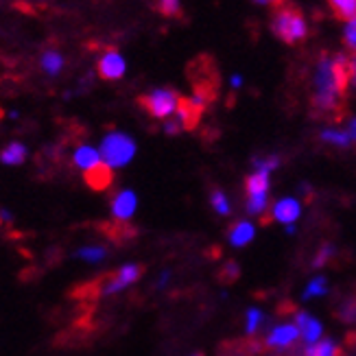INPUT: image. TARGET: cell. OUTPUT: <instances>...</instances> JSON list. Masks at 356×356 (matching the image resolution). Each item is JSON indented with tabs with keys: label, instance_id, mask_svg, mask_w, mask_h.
<instances>
[{
	"label": "cell",
	"instance_id": "6da1fadb",
	"mask_svg": "<svg viewBox=\"0 0 356 356\" xmlns=\"http://www.w3.org/2000/svg\"><path fill=\"white\" fill-rule=\"evenodd\" d=\"M348 61L343 53H323L313 66L311 88H313V107L321 116H332L343 103L348 79Z\"/></svg>",
	"mask_w": 356,
	"mask_h": 356
},
{
	"label": "cell",
	"instance_id": "7a4b0ae2",
	"mask_svg": "<svg viewBox=\"0 0 356 356\" xmlns=\"http://www.w3.org/2000/svg\"><path fill=\"white\" fill-rule=\"evenodd\" d=\"M271 33L282 44L296 46L302 44L308 38V20L302 11L289 5L275 7L271 15Z\"/></svg>",
	"mask_w": 356,
	"mask_h": 356
},
{
	"label": "cell",
	"instance_id": "3957f363",
	"mask_svg": "<svg viewBox=\"0 0 356 356\" xmlns=\"http://www.w3.org/2000/svg\"><path fill=\"white\" fill-rule=\"evenodd\" d=\"M136 140L125 134V131H112V134H107L103 138V143H101V160L112 168H122V166H127L134 156H136Z\"/></svg>",
	"mask_w": 356,
	"mask_h": 356
},
{
	"label": "cell",
	"instance_id": "277c9868",
	"mask_svg": "<svg viewBox=\"0 0 356 356\" xmlns=\"http://www.w3.org/2000/svg\"><path fill=\"white\" fill-rule=\"evenodd\" d=\"M140 105L153 118L166 120L177 114L179 105H181V97L171 88H156V90L147 92V95L140 99Z\"/></svg>",
	"mask_w": 356,
	"mask_h": 356
},
{
	"label": "cell",
	"instance_id": "5b68a950",
	"mask_svg": "<svg viewBox=\"0 0 356 356\" xmlns=\"http://www.w3.org/2000/svg\"><path fill=\"white\" fill-rule=\"evenodd\" d=\"M245 195H247V212L265 214L269 206V173L254 171L245 179Z\"/></svg>",
	"mask_w": 356,
	"mask_h": 356
},
{
	"label": "cell",
	"instance_id": "8992f818",
	"mask_svg": "<svg viewBox=\"0 0 356 356\" xmlns=\"http://www.w3.org/2000/svg\"><path fill=\"white\" fill-rule=\"evenodd\" d=\"M143 271H145L143 265H127V267L118 269L116 273L103 275V293L105 296H112V293L127 289L129 284H134L138 277L143 275Z\"/></svg>",
	"mask_w": 356,
	"mask_h": 356
},
{
	"label": "cell",
	"instance_id": "52a82bcc",
	"mask_svg": "<svg viewBox=\"0 0 356 356\" xmlns=\"http://www.w3.org/2000/svg\"><path fill=\"white\" fill-rule=\"evenodd\" d=\"M99 74L105 81H118L127 74V59L122 57L118 51H107L99 59Z\"/></svg>",
	"mask_w": 356,
	"mask_h": 356
},
{
	"label": "cell",
	"instance_id": "ba28073f",
	"mask_svg": "<svg viewBox=\"0 0 356 356\" xmlns=\"http://www.w3.org/2000/svg\"><path fill=\"white\" fill-rule=\"evenodd\" d=\"M300 212H302V206H300V201L298 199H293V197H284L280 201H275V206L271 208L269 214H265V219H262V223H269V219L273 216L275 221H280V223H296L300 219Z\"/></svg>",
	"mask_w": 356,
	"mask_h": 356
},
{
	"label": "cell",
	"instance_id": "9c48e42d",
	"mask_svg": "<svg viewBox=\"0 0 356 356\" xmlns=\"http://www.w3.org/2000/svg\"><path fill=\"white\" fill-rule=\"evenodd\" d=\"M298 337H300L298 326H293V323H282V326H277L269 332L265 343L273 350H284V348H291L293 343H296Z\"/></svg>",
	"mask_w": 356,
	"mask_h": 356
},
{
	"label": "cell",
	"instance_id": "30bf717a",
	"mask_svg": "<svg viewBox=\"0 0 356 356\" xmlns=\"http://www.w3.org/2000/svg\"><path fill=\"white\" fill-rule=\"evenodd\" d=\"M136 206H138L136 193L134 191H120L112 201V212H114V216L118 221H127L134 216Z\"/></svg>",
	"mask_w": 356,
	"mask_h": 356
},
{
	"label": "cell",
	"instance_id": "8fae6325",
	"mask_svg": "<svg viewBox=\"0 0 356 356\" xmlns=\"http://www.w3.org/2000/svg\"><path fill=\"white\" fill-rule=\"evenodd\" d=\"M86 184L90 186L92 191H105L107 186L112 184V168L107 166L105 162L97 164L95 168H90V171H86Z\"/></svg>",
	"mask_w": 356,
	"mask_h": 356
},
{
	"label": "cell",
	"instance_id": "7c38bea8",
	"mask_svg": "<svg viewBox=\"0 0 356 356\" xmlns=\"http://www.w3.org/2000/svg\"><path fill=\"white\" fill-rule=\"evenodd\" d=\"M296 321H298V328L304 334L306 343H317V339L321 337V326L315 317H311L308 313H296Z\"/></svg>",
	"mask_w": 356,
	"mask_h": 356
},
{
	"label": "cell",
	"instance_id": "4fadbf2b",
	"mask_svg": "<svg viewBox=\"0 0 356 356\" xmlns=\"http://www.w3.org/2000/svg\"><path fill=\"white\" fill-rule=\"evenodd\" d=\"M321 143H326L330 147H337V149H348L352 145L350 140V136L346 131V127H337V125H328V127H323L321 134Z\"/></svg>",
	"mask_w": 356,
	"mask_h": 356
},
{
	"label": "cell",
	"instance_id": "5bb4252c",
	"mask_svg": "<svg viewBox=\"0 0 356 356\" xmlns=\"http://www.w3.org/2000/svg\"><path fill=\"white\" fill-rule=\"evenodd\" d=\"M72 158H74V164L79 166L83 173L103 162V160H101V151L95 149V147H90V145H83V147L76 149Z\"/></svg>",
	"mask_w": 356,
	"mask_h": 356
},
{
	"label": "cell",
	"instance_id": "9a60e30c",
	"mask_svg": "<svg viewBox=\"0 0 356 356\" xmlns=\"http://www.w3.org/2000/svg\"><path fill=\"white\" fill-rule=\"evenodd\" d=\"M29 158V151L22 143H11L3 151H0V162L7 166H20Z\"/></svg>",
	"mask_w": 356,
	"mask_h": 356
},
{
	"label": "cell",
	"instance_id": "2e32d148",
	"mask_svg": "<svg viewBox=\"0 0 356 356\" xmlns=\"http://www.w3.org/2000/svg\"><path fill=\"white\" fill-rule=\"evenodd\" d=\"M254 238V225L250 221H238L229 227V243L243 247Z\"/></svg>",
	"mask_w": 356,
	"mask_h": 356
},
{
	"label": "cell",
	"instance_id": "e0dca14e",
	"mask_svg": "<svg viewBox=\"0 0 356 356\" xmlns=\"http://www.w3.org/2000/svg\"><path fill=\"white\" fill-rule=\"evenodd\" d=\"M64 64H66V59H64V55H61L59 51H46L42 55V59H40L42 70L46 74H51V76H55V74H59L61 70H64Z\"/></svg>",
	"mask_w": 356,
	"mask_h": 356
},
{
	"label": "cell",
	"instance_id": "ac0fdd59",
	"mask_svg": "<svg viewBox=\"0 0 356 356\" xmlns=\"http://www.w3.org/2000/svg\"><path fill=\"white\" fill-rule=\"evenodd\" d=\"M326 3L337 18H341L343 22L356 15V0H326Z\"/></svg>",
	"mask_w": 356,
	"mask_h": 356
},
{
	"label": "cell",
	"instance_id": "d6986e66",
	"mask_svg": "<svg viewBox=\"0 0 356 356\" xmlns=\"http://www.w3.org/2000/svg\"><path fill=\"white\" fill-rule=\"evenodd\" d=\"M343 350L332 341H317L311 343L306 350V356H341Z\"/></svg>",
	"mask_w": 356,
	"mask_h": 356
},
{
	"label": "cell",
	"instance_id": "ffe728a7",
	"mask_svg": "<svg viewBox=\"0 0 356 356\" xmlns=\"http://www.w3.org/2000/svg\"><path fill=\"white\" fill-rule=\"evenodd\" d=\"M107 232H110V238L118 245L122 243H127L134 234H136V229L127 225V221H118L116 227H107Z\"/></svg>",
	"mask_w": 356,
	"mask_h": 356
},
{
	"label": "cell",
	"instance_id": "44dd1931",
	"mask_svg": "<svg viewBox=\"0 0 356 356\" xmlns=\"http://www.w3.org/2000/svg\"><path fill=\"white\" fill-rule=\"evenodd\" d=\"M341 38H343V46L354 55V53H356V15H354V18H350V20L343 22Z\"/></svg>",
	"mask_w": 356,
	"mask_h": 356
},
{
	"label": "cell",
	"instance_id": "7402d4cb",
	"mask_svg": "<svg viewBox=\"0 0 356 356\" xmlns=\"http://www.w3.org/2000/svg\"><path fill=\"white\" fill-rule=\"evenodd\" d=\"M280 166V158L277 156H258L254 158V171H265L271 175V171Z\"/></svg>",
	"mask_w": 356,
	"mask_h": 356
},
{
	"label": "cell",
	"instance_id": "603a6c76",
	"mask_svg": "<svg viewBox=\"0 0 356 356\" xmlns=\"http://www.w3.org/2000/svg\"><path fill=\"white\" fill-rule=\"evenodd\" d=\"M210 204H212V208L219 212V214H229L232 212V208H229V199H227V195L223 193V191H212V195H210Z\"/></svg>",
	"mask_w": 356,
	"mask_h": 356
},
{
	"label": "cell",
	"instance_id": "cb8c5ba5",
	"mask_svg": "<svg viewBox=\"0 0 356 356\" xmlns=\"http://www.w3.org/2000/svg\"><path fill=\"white\" fill-rule=\"evenodd\" d=\"M158 11L166 18H177L181 13V0H158Z\"/></svg>",
	"mask_w": 356,
	"mask_h": 356
},
{
	"label": "cell",
	"instance_id": "d4e9b609",
	"mask_svg": "<svg viewBox=\"0 0 356 356\" xmlns=\"http://www.w3.org/2000/svg\"><path fill=\"white\" fill-rule=\"evenodd\" d=\"M81 260H88V262H99L107 256V250L105 247H83V250L76 252Z\"/></svg>",
	"mask_w": 356,
	"mask_h": 356
},
{
	"label": "cell",
	"instance_id": "484cf974",
	"mask_svg": "<svg viewBox=\"0 0 356 356\" xmlns=\"http://www.w3.org/2000/svg\"><path fill=\"white\" fill-rule=\"evenodd\" d=\"M328 282L323 280V277H315V280L308 284V289H306V293H304V298L306 300H311V298H317V296H323V293H326L328 289Z\"/></svg>",
	"mask_w": 356,
	"mask_h": 356
},
{
	"label": "cell",
	"instance_id": "4316f807",
	"mask_svg": "<svg viewBox=\"0 0 356 356\" xmlns=\"http://www.w3.org/2000/svg\"><path fill=\"white\" fill-rule=\"evenodd\" d=\"M238 277V265L236 262H225L223 265V269H221V273H219V280L223 282V284H232Z\"/></svg>",
	"mask_w": 356,
	"mask_h": 356
},
{
	"label": "cell",
	"instance_id": "83f0119b",
	"mask_svg": "<svg viewBox=\"0 0 356 356\" xmlns=\"http://www.w3.org/2000/svg\"><path fill=\"white\" fill-rule=\"evenodd\" d=\"M339 317H341L343 321H356V298L352 300H346L341 304V308H339Z\"/></svg>",
	"mask_w": 356,
	"mask_h": 356
},
{
	"label": "cell",
	"instance_id": "f1b7e54d",
	"mask_svg": "<svg viewBox=\"0 0 356 356\" xmlns=\"http://www.w3.org/2000/svg\"><path fill=\"white\" fill-rule=\"evenodd\" d=\"M181 131H184V122H181V118H179L177 114L164 120V134H168V136H177V134H181Z\"/></svg>",
	"mask_w": 356,
	"mask_h": 356
},
{
	"label": "cell",
	"instance_id": "f546056e",
	"mask_svg": "<svg viewBox=\"0 0 356 356\" xmlns=\"http://www.w3.org/2000/svg\"><path fill=\"white\" fill-rule=\"evenodd\" d=\"M260 321H262V313L258 311V308H252V311L247 313V332L254 334L260 326Z\"/></svg>",
	"mask_w": 356,
	"mask_h": 356
},
{
	"label": "cell",
	"instance_id": "4dcf8cb0",
	"mask_svg": "<svg viewBox=\"0 0 356 356\" xmlns=\"http://www.w3.org/2000/svg\"><path fill=\"white\" fill-rule=\"evenodd\" d=\"M334 254V250H332V245H326V247H321L319 250V254H317V258L313 260V267L315 269H319L321 265H326V262L330 260V256Z\"/></svg>",
	"mask_w": 356,
	"mask_h": 356
},
{
	"label": "cell",
	"instance_id": "1f68e13d",
	"mask_svg": "<svg viewBox=\"0 0 356 356\" xmlns=\"http://www.w3.org/2000/svg\"><path fill=\"white\" fill-rule=\"evenodd\" d=\"M227 86H229V90H234V92L243 90L245 88V76L241 72H232L227 76Z\"/></svg>",
	"mask_w": 356,
	"mask_h": 356
},
{
	"label": "cell",
	"instance_id": "d6a6232c",
	"mask_svg": "<svg viewBox=\"0 0 356 356\" xmlns=\"http://www.w3.org/2000/svg\"><path fill=\"white\" fill-rule=\"evenodd\" d=\"M348 79H350V86L356 90V53L350 55V61H348Z\"/></svg>",
	"mask_w": 356,
	"mask_h": 356
},
{
	"label": "cell",
	"instance_id": "836d02e7",
	"mask_svg": "<svg viewBox=\"0 0 356 356\" xmlns=\"http://www.w3.org/2000/svg\"><path fill=\"white\" fill-rule=\"evenodd\" d=\"M346 131H348V136H350V140H352V143H356V114L348 120Z\"/></svg>",
	"mask_w": 356,
	"mask_h": 356
},
{
	"label": "cell",
	"instance_id": "e575fe53",
	"mask_svg": "<svg viewBox=\"0 0 356 356\" xmlns=\"http://www.w3.org/2000/svg\"><path fill=\"white\" fill-rule=\"evenodd\" d=\"M252 3L258 7H280L282 0H252Z\"/></svg>",
	"mask_w": 356,
	"mask_h": 356
},
{
	"label": "cell",
	"instance_id": "d590c367",
	"mask_svg": "<svg viewBox=\"0 0 356 356\" xmlns=\"http://www.w3.org/2000/svg\"><path fill=\"white\" fill-rule=\"evenodd\" d=\"M348 339H352V341H350V346H352V348H356V334H350Z\"/></svg>",
	"mask_w": 356,
	"mask_h": 356
},
{
	"label": "cell",
	"instance_id": "8d00e7d4",
	"mask_svg": "<svg viewBox=\"0 0 356 356\" xmlns=\"http://www.w3.org/2000/svg\"><path fill=\"white\" fill-rule=\"evenodd\" d=\"M195 356H201V354H195Z\"/></svg>",
	"mask_w": 356,
	"mask_h": 356
}]
</instances>
